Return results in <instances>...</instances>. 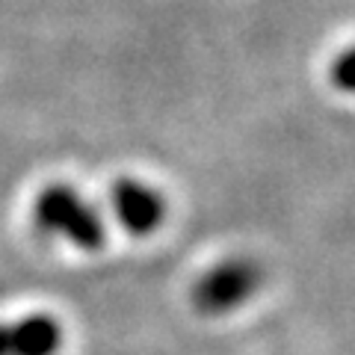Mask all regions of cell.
<instances>
[{"mask_svg":"<svg viewBox=\"0 0 355 355\" xmlns=\"http://www.w3.org/2000/svg\"><path fill=\"white\" fill-rule=\"evenodd\" d=\"M33 219L42 234H60L62 240L74 243L77 249H101L104 246V222L89 207L71 187L53 184L44 187L33 207Z\"/></svg>","mask_w":355,"mask_h":355,"instance_id":"cell-1","label":"cell"},{"mask_svg":"<svg viewBox=\"0 0 355 355\" xmlns=\"http://www.w3.org/2000/svg\"><path fill=\"white\" fill-rule=\"evenodd\" d=\"M261 266L252 258H228L202 275L193 287V305L198 314L219 317L237 311L261 287Z\"/></svg>","mask_w":355,"mask_h":355,"instance_id":"cell-2","label":"cell"},{"mask_svg":"<svg viewBox=\"0 0 355 355\" xmlns=\"http://www.w3.org/2000/svg\"><path fill=\"white\" fill-rule=\"evenodd\" d=\"M110 205H113V214L121 225L139 237L157 231L166 219V198L154 187L133 181V178H121L113 184Z\"/></svg>","mask_w":355,"mask_h":355,"instance_id":"cell-3","label":"cell"},{"mask_svg":"<svg viewBox=\"0 0 355 355\" xmlns=\"http://www.w3.org/2000/svg\"><path fill=\"white\" fill-rule=\"evenodd\" d=\"M60 347L62 326L51 314H30L0 326V355H57Z\"/></svg>","mask_w":355,"mask_h":355,"instance_id":"cell-4","label":"cell"},{"mask_svg":"<svg viewBox=\"0 0 355 355\" xmlns=\"http://www.w3.org/2000/svg\"><path fill=\"white\" fill-rule=\"evenodd\" d=\"M331 80L343 92H355V48H349L347 53H340L331 65Z\"/></svg>","mask_w":355,"mask_h":355,"instance_id":"cell-5","label":"cell"}]
</instances>
